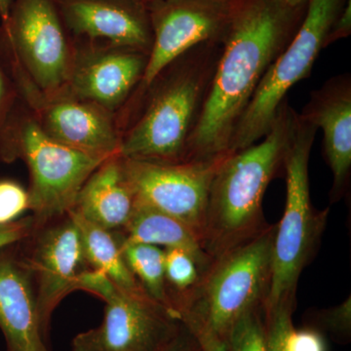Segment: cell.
Segmentation results:
<instances>
[{"instance_id":"obj_1","label":"cell","mask_w":351,"mask_h":351,"mask_svg":"<svg viewBox=\"0 0 351 351\" xmlns=\"http://www.w3.org/2000/svg\"><path fill=\"white\" fill-rule=\"evenodd\" d=\"M308 3L233 0L230 24L184 162H211L230 154V138L267 69L294 38Z\"/></svg>"},{"instance_id":"obj_2","label":"cell","mask_w":351,"mask_h":351,"mask_svg":"<svg viewBox=\"0 0 351 351\" xmlns=\"http://www.w3.org/2000/svg\"><path fill=\"white\" fill-rule=\"evenodd\" d=\"M223 41L198 44L159 73L127 117L120 156L184 162Z\"/></svg>"},{"instance_id":"obj_3","label":"cell","mask_w":351,"mask_h":351,"mask_svg":"<svg viewBox=\"0 0 351 351\" xmlns=\"http://www.w3.org/2000/svg\"><path fill=\"white\" fill-rule=\"evenodd\" d=\"M298 113L284 101L262 142L225 157L215 173L201 232L213 261L250 241L269 226L263 200L270 182L284 170Z\"/></svg>"},{"instance_id":"obj_4","label":"cell","mask_w":351,"mask_h":351,"mask_svg":"<svg viewBox=\"0 0 351 351\" xmlns=\"http://www.w3.org/2000/svg\"><path fill=\"white\" fill-rule=\"evenodd\" d=\"M276 226L215 260L199 283L178 306L180 319L191 329L225 341L245 314L263 306L271 277Z\"/></svg>"},{"instance_id":"obj_5","label":"cell","mask_w":351,"mask_h":351,"mask_svg":"<svg viewBox=\"0 0 351 351\" xmlns=\"http://www.w3.org/2000/svg\"><path fill=\"white\" fill-rule=\"evenodd\" d=\"M0 159H22L31 177L29 211L38 226L68 214L83 184L106 159L95 158L50 138L21 101L0 134Z\"/></svg>"},{"instance_id":"obj_6","label":"cell","mask_w":351,"mask_h":351,"mask_svg":"<svg viewBox=\"0 0 351 351\" xmlns=\"http://www.w3.org/2000/svg\"><path fill=\"white\" fill-rule=\"evenodd\" d=\"M317 128L298 113L286 154V203L276 226L272 248L271 277L263 309L295 295L302 270L316 252L326 225L328 209L317 211L311 199L308 162Z\"/></svg>"},{"instance_id":"obj_7","label":"cell","mask_w":351,"mask_h":351,"mask_svg":"<svg viewBox=\"0 0 351 351\" xmlns=\"http://www.w3.org/2000/svg\"><path fill=\"white\" fill-rule=\"evenodd\" d=\"M0 27L16 82L44 98L68 93L75 46L55 0H13L9 19Z\"/></svg>"},{"instance_id":"obj_8","label":"cell","mask_w":351,"mask_h":351,"mask_svg":"<svg viewBox=\"0 0 351 351\" xmlns=\"http://www.w3.org/2000/svg\"><path fill=\"white\" fill-rule=\"evenodd\" d=\"M348 0H309L301 27L285 50L265 71L230 138L228 152L241 151L262 140L271 128L286 95L308 77Z\"/></svg>"},{"instance_id":"obj_9","label":"cell","mask_w":351,"mask_h":351,"mask_svg":"<svg viewBox=\"0 0 351 351\" xmlns=\"http://www.w3.org/2000/svg\"><path fill=\"white\" fill-rule=\"evenodd\" d=\"M76 290L100 298L105 316L98 327L73 338L71 351H157L181 327L182 321L147 293L120 288L96 270L83 272Z\"/></svg>"},{"instance_id":"obj_10","label":"cell","mask_w":351,"mask_h":351,"mask_svg":"<svg viewBox=\"0 0 351 351\" xmlns=\"http://www.w3.org/2000/svg\"><path fill=\"white\" fill-rule=\"evenodd\" d=\"M232 1L149 0L147 3L154 40L142 82L123 108L128 117L147 87L175 60L198 44L223 41Z\"/></svg>"},{"instance_id":"obj_11","label":"cell","mask_w":351,"mask_h":351,"mask_svg":"<svg viewBox=\"0 0 351 351\" xmlns=\"http://www.w3.org/2000/svg\"><path fill=\"white\" fill-rule=\"evenodd\" d=\"M19 246L32 272L39 319L48 339L55 309L64 298L76 291L78 277L90 269L82 233L68 213L38 226Z\"/></svg>"},{"instance_id":"obj_12","label":"cell","mask_w":351,"mask_h":351,"mask_svg":"<svg viewBox=\"0 0 351 351\" xmlns=\"http://www.w3.org/2000/svg\"><path fill=\"white\" fill-rule=\"evenodd\" d=\"M223 158L211 162L156 163L122 157L137 202L179 219L199 239L210 186Z\"/></svg>"},{"instance_id":"obj_13","label":"cell","mask_w":351,"mask_h":351,"mask_svg":"<svg viewBox=\"0 0 351 351\" xmlns=\"http://www.w3.org/2000/svg\"><path fill=\"white\" fill-rule=\"evenodd\" d=\"M20 95L38 125L53 140L95 158L119 154L123 132L114 113L69 95L44 98L25 85L20 87Z\"/></svg>"},{"instance_id":"obj_14","label":"cell","mask_w":351,"mask_h":351,"mask_svg":"<svg viewBox=\"0 0 351 351\" xmlns=\"http://www.w3.org/2000/svg\"><path fill=\"white\" fill-rule=\"evenodd\" d=\"M73 43L75 66L66 95L96 104L119 119L142 82L149 53Z\"/></svg>"},{"instance_id":"obj_15","label":"cell","mask_w":351,"mask_h":351,"mask_svg":"<svg viewBox=\"0 0 351 351\" xmlns=\"http://www.w3.org/2000/svg\"><path fill=\"white\" fill-rule=\"evenodd\" d=\"M73 43L151 52L147 3L137 0H55Z\"/></svg>"},{"instance_id":"obj_16","label":"cell","mask_w":351,"mask_h":351,"mask_svg":"<svg viewBox=\"0 0 351 351\" xmlns=\"http://www.w3.org/2000/svg\"><path fill=\"white\" fill-rule=\"evenodd\" d=\"M0 330L6 351H51L32 272L19 243L0 250Z\"/></svg>"},{"instance_id":"obj_17","label":"cell","mask_w":351,"mask_h":351,"mask_svg":"<svg viewBox=\"0 0 351 351\" xmlns=\"http://www.w3.org/2000/svg\"><path fill=\"white\" fill-rule=\"evenodd\" d=\"M301 117L323 132L325 158L332 175L331 200H339L350 186L351 175V77L330 78L311 95Z\"/></svg>"},{"instance_id":"obj_18","label":"cell","mask_w":351,"mask_h":351,"mask_svg":"<svg viewBox=\"0 0 351 351\" xmlns=\"http://www.w3.org/2000/svg\"><path fill=\"white\" fill-rule=\"evenodd\" d=\"M137 199L125 172L123 159H106L90 175L71 211L89 223L112 232H123L135 210Z\"/></svg>"},{"instance_id":"obj_19","label":"cell","mask_w":351,"mask_h":351,"mask_svg":"<svg viewBox=\"0 0 351 351\" xmlns=\"http://www.w3.org/2000/svg\"><path fill=\"white\" fill-rule=\"evenodd\" d=\"M123 234L127 241L179 249L195 260L201 276L209 269L213 258L203 249L195 230L179 219L137 202Z\"/></svg>"},{"instance_id":"obj_20","label":"cell","mask_w":351,"mask_h":351,"mask_svg":"<svg viewBox=\"0 0 351 351\" xmlns=\"http://www.w3.org/2000/svg\"><path fill=\"white\" fill-rule=\"evenodd\" d=\"M69 213L82 233L89 269L105 274L120 288L132 292H145L124 260L122 253L123 232H112L94 225L75 212L69 211Z\"/></svg>"},{"instance_id":"obj_21","label":"cell","mask_w":351,"mask_h":351,"mask_svg":"<svg viewBox=\"0 0 351 351\" xmlns=\"http://www.w3.org/2000/svg\"><path fill=\"white\" fill-rule=\"evenodd\" d=\"M122 253L129 269L145 292L178 317L166 285L165 250L154 245L127 241L123 234Z\"/></svg>"},{"instance_id":"obj_22","label":"cell","mask_w":351,"mask_h":351,"mask_svg":"<svg viewBox=\"0 0 351 351\" xmlns=\"http://www.w3.org/2000/svg\"><path fill=\"white\" fill-rule=\"evenodd\" d=\"M165 279L171 304L178 315L180 302L199 283L200 270L195 260L186 252L165 249Z\"/></svg>"},{"instance_id":"obj_23","label":"cell","mask_w":351,"mask_h":351,"mask_svg":"<svg viewBox=\"0 0 351 351\" xmlns=\"http://www.w3.org/2000/svg\"><path fill=\"white\" fill-rule=\"evenodd\" d=\"M295 306V295H291L269 309H263L267 351H292L290 337L295 329L293 325Z\"/></svg>"},{"instance_id":"obj_24","label":"cell","mask_w":351,"mask_h":351,"mask_svg":"<svg viewBox=\"0 0 351 351\" xmlns=\"http://www.w3.org/2000/svg\"><path fill=\"white\" fill-rule=\"evenodd\" d=\"M223 343L225 351H267L263 306L240 318Z\"/></svg>"},{"instance_id":"obj_25","label":"cell","mask_w":351,"mask_h":351,"mask_svg":"<svg viewBox=\"0 0 351 351\" xmlns=\"http://www.w3.org/2000/svg\"><path fill=\"white\" fill-rule=\"evenodd\" d=\"M313 322L314 329L328 332L339 343H348L351 337V298L338 306L318 311Z\"/></svg>"},{"instance_id":"obj_26","label":"cell","mask_w":351,"mask_h":351,"mask_svg":"<svg viewBox=\"0 0 351 351\" xmlns=\"http://www.w3.org/2000/svg\"><path fill=\"white\" fill-rule=\"evenodd\" d=\"M27 211H29V191L14 180H0V223L17 221Z\"/></svg>"},{"instance_id":"obj_27","label":"cell","mask_w":351,"mask_h":351,"mask_svg":"<svg viewBox=\"0 0 351 351\" xmlns=\"http://www.w3.org/2000/svg\"><path fill=\"white\" fill-rule=\"evenodd\" d=\"M22 98L7 60L0 55V134Z\"/></svg>"},{"instance_id":"obj_28","label":"cell","mask_w":351,"mask_h":351,"mask_svg":"<svg viewBox=\"0 0 351 351\" xmlns=\"http://www.w3.org/2000/svg\"><path fill=\"white\" fill-rule=\"evenodd\" d=\"M36 228L38 223L32 215L12 223H0V250L27 239Z\"/></svg>"},{"instance_id":"obj_29","label":"cell","mask_w":351,"mask_h":351,"mask_svg":"<svg viewBox=\"0 0 351 351\" xmlns=\"http://www.w3.org/2000/svg\"><path fill=\"white\" fill-rule=\"evenodd\" d=\"M290 346L292 351H327L324 338L314 328L293 330L290 337Z\"/></svg>"},{"instance_id":"obj_30","label":"cell","mask_w":351,"mask_h":351,"mask_svg":"<svg viewBox=\"0 0 351 351\" xmlns=\"http://www.w3.org/2000/svg\"><path fill=\"white\" fill-rule=\"evenodd\" d=\"M157 351H201L195 335L182 322L179 331Z\"/></svg>"},{"instance_id":"obj_31","label":"cell","mask_w":351,"mask_h":351,"mask_svg":"<svg viewBox=\"0 0 351 351\" xmlns=\"http://www.w3.org/2000/svg\"><path fill=\"white\" fill-rule=\"evenodd\" d=\"M351 32V0H348L346 6L343 7L338 20L332 25L329 38H328V45L339 40L346 38L350 36Z\"/></svg>"},{"instance_id":"obj_32","label":"cell","mask_w":351,"mask_h":351,"mask_svg":"<svg viewBox=\"0 0 351 351\" xmlns=\"http://www.w3.org/2000/svg\"><path fill=\"white\" fill-rule=\"evenodd\" d=\"M12 3L13 0H0V25H5L8 21Z\"/></svg>"},{"instance_id":"obj_33","label":"cell","mask_w":351,"mask_h":351,"mask_svg":"<svg viewBox=\"0 0 351 351\" xmlns=\"http://www.w3.org/2000/svg\"><path fill=\"white\" fill-rule=\"evenodd\" d=\"M280 1H282L283 3L288 6L298 7L308 3L309 0H280Z\"/></svg>"},{"instance_id":"obj_34","label":"cell","mask_w":351,"mask_h":351,"mask_svg":"<svg viewBox=\"0 0 351 351\" xmlns=\"http://www.w3.org/2000/svg\"><path fill=\"white\" fill-rule=\"evenodd\" d=\"M4 50V43L3 38H2L1 27H0V54L3 52Z\"/></svg>"},{"instance_id":"obj_35","label":"cell","mask_w":351,"mask_h":351,"mask_svg":"<svg viewBox=\"0 0 351 351\" xmlns=\"http://www.w3.org/2000/svg\"><path fill=\"white\" fill-rule=\"evenodd\" d=\"M213 1L230 2V1H232V0H213Z\"/></svg>"},{"instance_id":"obj_36","label":"cell","mask_w":351,"mask_h":351,"mask_svg":"<svg viewBox=\"0 0 351 351\" xmlns=\"http://www.w3.org/2000/svg\"><path fill=\"white\" fill-rule=\"evenodd\" d=\"M137 1L143 2V3H147L149 0H137Z\"/></svg>"}]
</instances>
